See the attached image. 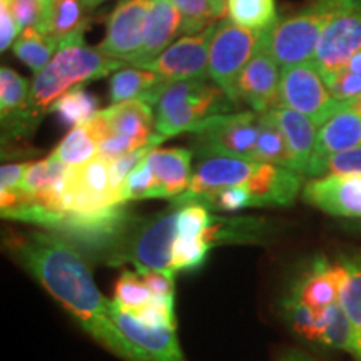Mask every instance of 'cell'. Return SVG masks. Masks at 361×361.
<instances>
[{
    "mask_svg": "<svg viewBox=\"0 0 361 361\" xmlns=\"http://www.w3.org/2000/svg\"><path fill=\"white\" fill-rule=\"evenodd\" d=\"M29 82L19 72L4 66L0 69V112L4 133L20 137L34 129L35 121L29 111Z\"/></svg>",
    "mask_w": 361,
    "mask_h": 361,
    "instance_id": "cell-18",
    "label": "cell"
},
{
    "mask_svg": "<svg viewBox=\"0 0 361 361\" xmlns=\"http://www.w3.org/2000/svg\"><path fill=\"white\" fill-rule=\"evenodd\" d=\"M39 2H42L44 6H45V4H49V2H51V0H39Z\"/></svg>",
    "mask_w": 361,
    "mask_h": 361,
    "instance_id": "cell-44",
    "label": "cell"
},
{
    "mask_svg": "<svg viewBox=\"0 0 361 361\" xmlns=\"http://www.w3.org/2000/svg\"><path fill=\"white\" fill-rule=\"evenodd\" d=\"M284 361H305V360H301V358H288V360H284Z\"/></svg>",
    "mask_w": 361,
    "mask_h": 361,
    "instance_id": "cell-43",
    "label": "cell"
},
{
    "mask_svg": "<svg viewBox=\"0 0 361 361\" xmlns=\"http://www.w3.org/2000/svg\"><path fill=\"white\" fill-rule=\"evenodd\" d=\"M345 104L333 97L326 80L313 66V62L281 67L279 106L290 107L308 116L319 128Z\"/></svg>",
    "mask_w": 361,
    "mask_h": 361,
    "instance_id": "cell-8",
    "label": "cell"
},
{
    "mask_svg": "<svg viewBox=\"0 0 361 361\" xmlns=\"http://www.w3.org/2000/svg\"><path fill=\"white\" fill-rule=\"evenodd\" d=\"M340 264L343 266L340 303L355 328L356 360L361 361V255L345 256Z\"/></svg>",
    "mask_w": 361,
    "mask_h": 361,
    "instance_id": "cell-25",
    "label": "cell"
},
{
    "mask_svg": "<svg viewBox=\"0 0 361 361\" xmlns=\"http://www.w3.org/2000/svg\"><path fill=\"white\" fill-rule=\"evenodd\" d=\"M173 4L183 17L184 35L202 32L228 11V0H173Z\"/></svg>",
    "mask_w": 361,
    "mask_h": 361,
    "instance_id": "cell-31",
    "label": "cell"
},
{
    "mask_svg": "<svg viewBox=\"0 0 361 361\" xmlns=\"http://www.w3.org/2000/svg\"><path fill=\"white\" fill-rule=\"evenodd\" d=\"M314 341L335 350L348 351L356 358V335L350 318L346 316L341 303L333 305L323 311L316 328Z\"/></svg>",
    "mask_w": 361,
    "mask_h": 361,
    "instance_id": "cell-26",
    "label": "cell"
},
{
    "mask_svg": "<svg viewBox=\"0 0 361 361\" xmlns=\"http://www.w3.org/2000/svg\"><path fill=\"white\" fill-rule=\"evenodd\" d=\"M51 112H56L66 124L74 128V126L87 123L97 114L99 101L96 96L82 87H74L52 104Z\"/></svg>",
    "mask_w": 361,
    "mask_h": 361,
    "instance_id": "cell-32",
    "label": "cell"
},
{
    "mask_svg": "<svg viewBox=\"0 0 361 361\" xmlns=\"http://www.w3.org/2000/svg\"><path fill=\"white\" fill-rule=\"evenodd\" d=\"M259 112H226L202 121L191 130L192 146L202 157L231 156L255 161Z\"/></svg>",
    "mask_w": 361,
    "mask_h": 361,
    "instance_id": "cell-6",
    "label": "cell"
},
{
    "mask_svg": "<svg viewBox=\"0 0 361 361\" xmlns=\"http://www.w3.org/2000/svg\"><path fill=\"white\" fill-rule=\"evenodd\" d=\"M30 162H12L4 164L0 169V200H8L20 191L22 180L25 178Z\"/></svg>",
    "mask_w": 361,
    "mask_h": 361,
    "instance_id": "cell-38",
    "label": "cell"
},
{
    "mask_svg": "<svg viewBox=\"0 0 361 361\" xmlns=\"http://www.w3.org/2000/svg\"><path fill=\"white\" fill-rule=\"evenodd\" d=\"M361 174V146L351 147L348 151L338 152L322 159L311 161L305 171L310 178H324V176H350Z\"/></svg>",
    "mask_w": 361,
    "mask_h": 361,
    "instance_id": "cell-34",
    "label": "cell"
},
{
    "mask_svg": "<svg viewBox=\"0 0 361 361\" xmlns=\"http://www.w3.org/2000/svg\"><path fill=\"white\" fill-rule=\"evenodd\" d=\"M149 8L151 0H119L107 19L106 37L97 51L130 64L144 44Z\"/></svg>",
    "mask_w": 361,
    "mask_h": 361,
    "instance_id": "cell-10",
    "label": "cell"
},
{
    "mask_svg": "<svg viewBox=\"0 0 361 361\" xmlns=\"http://www.w3.org/2000/svg\"><path fill=\"white\" fill-rule=\"evenodd\" d=\"M124 62L104 56L97 49L87 47L84 42L67 44L61 47L52 61L35 74L30 89L29 111L37 123L44 112L51 111V106L59 97L71 89L96 80L119 71Z\"/></svg>",
    "mask_w": 361,
    "mask_h": 361,
    "instance_id": "cell-2",
    "label": "cell"
},
{
    "mask_svg": "<svg viewBox=\"0 0 361 361\" xmlns=\"http://www.w3.org/2000/svg\"><path fill=\"white\" fill-rule=\"evenodd\" d=\"M218 24H213L200 34L184 35L169 45L159 57L147 62L141 69L156 72L168 79L189 80V79H206L209 75L207 64H209V45L213 40Z\"/></svg>",
    "mask_w": 361,
    "mask_h": 361,
    "instance_id": "cell-11",
    "label": "cell"
},
{
    "mask_svg": "<svg viewBox=\"0 0 361 361\" xmlns=\"http://www.w3.org/2000/svg\"><path fill=\"white\" fill-rule=\"evenodd\" d=\"M12 256L78 319L90 336L124 361H151L117 328L111 300L102 296L84 256L56 233H34L11 239Z\"/></svg>",
    "mask_w": 361,
    "mask_h": 361,
    "instance_id": "cell-1",
    "label": "cell"
},
{
    "mask_svg": "<svg viewBox=\"0 0 361 361\" xmlns=\"http://www.w3.org/2000/svg\"><path fill=\"white\" fill-rule=\"evenodd\" d=\"M141 278L146 283L152 296L174 298V273H164V271L146 269L141 271Z\"/></svg>",
    "mask_w": 361,
    "mask_h": 361,
    "instance_id": "cell-39",
    "label": "cell"
},
{
    "mask_svg": "<svg viewBox=\"0 0 361 361\" xmlns=\"http://www.w3.org/2000/svg\"><path fill=\"white\" fill-rule=\"evenodd\" d=\"M101 116L107 124V134L130 139L139 147L147 146L157 135V133H152V128H156V116L152 114L151 104L144 101L111 104L107 109L101 111Z\"/></svg>",
    "mask_w": 361,
    "mask_h": 361,
    "instance_id": "cell-19",
    "label": "cell"
},
{
    "mask_svg": "<svg viewBox=\"0 0 361 361\" xmlns=\"http://www.w3.org/2000/svg\"><path fill=\"white\" fill-rule=\"evenodd\" d=\"M360 51L361 0H345L324 27L311 62L323 78H328Z\"/></svg>",
    "mask_w": 361,
    "mask_h": 361,
    "instance_id": "cell-9",
    "label": "cell"
},
{
    "mask_svg": "<svg viewBox=\"0 0 361 361\" xmlns=\"http://www.w3.org/2000/svg\"><path fill=\"white\" fill-rule=\"evenodd\" d=\"M84 11L82 0H51L44 6V16L37 29L56 42L59 49L67 44L84 42L82 35L87 27Z\"/></svg>",
    "mask_w": 361,
    "mask_h": 361,
    "instance_id": "cell-21",
    "label": "cell"
},
{
    "mask_svg": "<svg viewBox=\"0 0 361 361\" xmlns=\"http://www.w3.org/2000/svg\"><path fill=\"white\" fill-rule=\"evenodd\" d=\"M279 64L261 42L258 52L247 62L236 82L238 102L247 104L259 114L268 112L279 106Z\"/></svg>",
    "mask_w": 361,
    "mask_h": 361,
    "instance_id": "cell-13",
    "label": "cell"
},
{
    "mask_svg": "<svg viewBox=\"0 0 361 361\" xmlns=\"http://www.w3.org/2000/svg\"><path fill=\"white\" fill-rule=\"evenodd\" d=\"M180 30H183V17L173 0H151L144 44L130 66L141 69L147 62L154 61L174 42L176 35Z\"/></svg>",
    "mask_w": 361,
    "mask_h": 361,
    "instance_id": "cell-17",
    "label": "cell"
},
{
    "mask_svg": "<svg viewBox=\"0 0 361 361\" xmlns=\"http://www.w3.org/2000/svg\"><path fill=\"white\" fill-rule=\"evenodd\" d=\"M82 2H84L85 11H90V8H96V7H99V6H101V4L107 2V0H82Z\"/></svg>",
    "mask_w": 361,
    "mask_h": 361,
    "instance_id": "cell-41",
    "label": "cell"
},
{
    "mask_svg": "<svg viewBox=\"0 0 361 361\" xmlns=\"http://www.w3.org/2000/svg\"><path fill=\"white\" fill-rule=\"evenodd\" d=\"M351 106H353V107H355V109H356V111H358V112H360V114H361V94H360V96H358V97H356V99H355V101H351Z\"/></svg>",
    "mask_w": 361,
    "mask_h": 361,
    "instance_id": "cell-42",
    "label": "cell"
},
{
    "mask_svg": "<svg viewBox=\"0 0 361 361\" xmlns=\"http://www.w3.org/2000/svg\"><path fill=\"white\" fill-rule=\"evenodd\" d=\"M99 135L89 123L74 126L52 152L69 168H80L99 156Z\"/></svg>",
    "mask_w": 361,
    "mask_h": 361,
    "instance_id": "cell-28",
    "label": "cell"
},
{
    "mask_svg": "<svg viewBox=\"0 0 361 361\" xmlns=\"http://www.w3.org/2000/svg\"><path fill=\"white\" fill-rule=\"evenodd\" d=\"M268 112L276 121L284 139H286L293 159H295L296 171L305 176V171L313 157L319 128L308 116L293 111L290 107L276 106Z\"/></svg>",
    "mask_w": 361,
    "mask_h": 361,
    "instance_id": "cell-23",
    "label": "cell"
},
{
    "mask_svg": "<svg viewBox=\"0 0 361 361\" xmlns=\"http://www.w3.org/2000/svg\"><path fill=\"white\" fill-rule=\"evenodd\" d=\"M12 49L16 57L20 59L34 74H39L59 51L57 44L45 37L37 27H27V29L20 30Z\"/></svg>",
    "mask_w": 361,
    "mask_h": 361,
    "instance_id": "cell-29",
    "label": "cell"
},
{
    "mask_svg": "<svg viewBox=\"0 0 361 361\" xmlns=\"http://www.w3.org/2000/svg\"><path fill=\"white\" fill-rule=\"evenodd\" d=\"M358 146H361V114L351 106V102H346L326 123L319 126L311 161Z\"/></svg>",
    "mask_w": 361,
    "mask_h": 361,
    "instance_id": "cell-22",
    "label": "cell"
},
{
    "mask_svg": "<svg viewBox=\"0 0 361 361\" xmlns=\"http://www.w3.org/2000/svg\"><path fill=\"white\" fill-rule=\"evenodd\" d=\"M152 293L137 271H124L116 283L114 303L129 313H137L152 303Z\"/></svg>",
    "mask_w": 361,
    "mask_h": 361,
    "instance_id": "cell-33",
    "label": "cell"
},
{
    "mask_svg": "<svg viewBox=\"0 0 361 361\" xmlns=\"http://www.w3.org/2000/svg\"><path fill=\"white\" fill-rule=\"evenodd\" d=\"M111 301V314L117 328L129 341L146 351L151 361H186L176 336V324L149 326L133 313L117 306L114 300Z\"/></svg>",
    "mask_w": 361,
    "mask_h": 361,
    "instance_id": "cell-16",
    "label": "cell"
},
{
    "mask_svg": "<svg viewBox=\"0 0 361 361\" xmlns=\"http://www.w3.org/2000/svg\"><path fill=\"white\" fill-rule=\"evenodd\" d=\"M303 200L326 214L361 219V174L316 178L303 188Z\"/></svg>",
    "mask_w": 361,
    "mask_h": 361,
    "instance_id": "cell-15",
    "label": "cell"
},
{
    "mask_svg": "<svg viewBox=\"0 0 361 361\" xmlns=\"http://www.w3.org/2000/svg\"><path fill=\"white\" fill-rule=\"evenodd\" d=\"M137 200H157V180L146 157L130 171L119 191L121 204Z\"/></svg>",
    "mask_w": 361,
    "mask_h": 361,
    "instance_id": "cell-35",
    "label": "cell"
},
{
    "mask_svg": "<svg viewBox=\"0 0 361 361\" xmlns=\"http://www.w3.org/2000/svg\"><path fill=\"white\" fill-rule=\"evenodd\" d=\"M263 32L264 30H250L226 20L218 24L211 40L207 64L209 78L238 107L241 104L236 99V82L247 62L258 52L263 42Z\"/></svg>",
    "mask_w": 361,
    "mask_h": 361,
    "instance_id": "cell-7",
    "label": "cell"
},
{
    "mask_svg": "<svg viewBox=\"0 0 361 361\" xmlns=\"http://www.w3.org/2000/svg\"><path fill=\"white\" fill-rule=\"evenodd\" d=\"M178 213L179 207L171 206V209L149 218L133 216L123 236L102 261L109 266L130 263L137 273L146 269L174 273L173 256L178 238Z\"/></svg>",
    "mask_w": 361,
    "mask_h": 361,
    "instance_id": "cell-3",
    "label": "cell"
},
{
    "mask_svg": "<svg viewBox=\"0 0 361 361\" xmlns=\"http://www.w3.org/2000/svg\"><path fill=\"white\" fill-rule=\"evenodd\" d=\"M341 283L343 266L340 261L333 264L326 258H316L293 283L284 298L296 301L316 313H323L333 305L340 303Z\"/></svg>",
    "mask_w": 361,
    "mask_h": 361,
    "instance_id": "cell-14",
    "label": "cell"
},
{
    "mask_svg": "<svg viewBox=\"0 0 361 361\" xmlns=\"http://www.w3.org/2000/svg\"><path fill=\"white\" fill-rule=\"evenodd\" d=\"M157 180V200H174L189 188L192 179L191 149H152L146 156Z\"/></svg>",
    "mask_w": 361,
    "mask_h": 361,
    "instance_id": "cell-20",
    "label": "cell"
},
{
    "mask_svg": "<svg viewBox=\"0 0 361 361\" xmlns=\"http://www.w3.org/2000/svg\"><path fill=\"white\" fill-rule=\"evenodd\" d=\"M168 84V79L152 71L139 69V67L119 69L111 78V102L144 101L151 106H156L157 99Z\"/></svg>",
    "mask_w": 361,
    "mask_h": 361,
    "instance_id": "cell-24",
    "label": "cell"
},
{
    "mask_svg": "<svg viewBox=\"0 0 361 361\" xmlns=\"http://www.w3.org/2000/svg\"><path fill=\"white\" fill-rule=\"evenodd\" d=\"M156 133L168 139L191 133L209 117L234 112L238 106L219 85L206 79L174 80L156 102Z\"/></svg>",
    "mask_w": 361,
    "mask_h": 361,
    "instance_id": "cell-4",
    "label": "cell"
},
{
    "mask_svg": "<svg viewBox=\"0 0 361 361\" xmlns=\"http://www.w3.org/2000/svg\"><path fill=\"white\" fill-rule=\"evenodd\" d=\"M211 246L204 239H192V238H176L174 243V256H173V269L189 271L197 269L206 263L207 255H209Z\"/></svg>",
    "mask_w": 361,
    "mask_h": 361,
    "instance_id": "cell-36",
    "label": "cell"
},
{
    "mask_svg": "<svg viewBox=\"0 0 361 361\" xmlns=\"http://www.w3.org/2000/svg\"><path fill=\"white\" fill-rule=\"evenodd\" d=\"M345 0H313L303 11L278 19L263 32V44L281 67L311 62L324 27Z\"/></svg>",
    "mask_w": 361,
    "mask_h": 361,
    "instance_id": "cell-5",
    "label": "cell"
},
{
    "mask_svg": "<svg viewBox=\"0 0 361 361\" xmlns=\"http://www.w3.org/2000/svg\"><path fill=\"white\" fill-rule=\"evenodd\" d=\"M17 34H20L19 27L13 20L7 4L0 0V51L6 52L8 47H12L17 40Z\"/></svg>",
    "mask_w": 361,
    "mask_h": 361,
    "instance_id": "cell-40",
    "label": "cell"
},
{
    "mask_svg": "<svg viewBox=\"0 0 361 361\" xmlns=\"http://www.w3.org/2000/svg\"><path fill=\"white\" fill-rule=\"evenodd\" d=\"M228 20L250 30H266L278 20L276 0H228Z\"/></svg>",
    "mask_w": 361,
    "mask_h": 361,
    "instance_id": "cell-30",
    "label": "cell"
},
{
    "mask_svg": "<svg viewBox=\"0 0 361 361\" xmlns=\"http://www.w3.org/2000/svg\"><path fill=\"white\" fill-rule=\"evenodd\" d=\"M258 168V161L243 159V157H202L196 171H194L189 188L183 194L176 196L174 200H171V206L183 207L192 204L202 194L224 188L243 186V184L250 183Z\"/></svg>",
    "mask_w": 361,
    "mask_h": 361,
    "instance_id": "cell-12",
    "label": "cell"
},
{
    "mask_svg": "<svg viewBox=\"0 0 361 361\" xmlns=\"http://www.w3.org/2000/svg\"><path fill=\"white\" fill-rule=\"evenodd\" d=\"M255 161L276 164L281 166V168H288L298 173L295 159H293V154L290 147H288L286 139H284L281 129H279L276 121L271 117L269 112L259 114L258 142H256Z\"/></svg>",
    "mask_w": 361,
    "mask_h": 361,
    "instance_id": "cell-27",
    "label": "cell"
},
{
    "mask_svg": "<svg viewBox=\"0 0 361 361\" xmlns=\"http://www.w3.org/2000/svg\"><path fill=\"white\" fill-rule=\"evenodd\" d=\"M11 11L19 30L39 27L44 16V4L39 0H4Z\"/></svg>",
    "mask_w": 361,
    "mask_h": 361,
    "instance_id": "cell-37",
    "label": "cell"
}]
</instances>
